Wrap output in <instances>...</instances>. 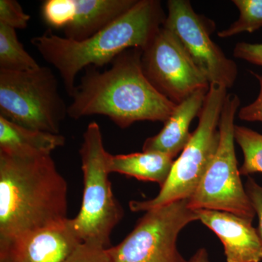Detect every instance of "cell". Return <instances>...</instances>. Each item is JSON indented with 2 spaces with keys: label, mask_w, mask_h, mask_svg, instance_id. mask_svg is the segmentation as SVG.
Wrapping results in <instances>:
<instances>
[{
  "label": "cell",
  "mask_w": 262,
  "mask_h": 262,
  "mask_svg": "<svg viewBox=\"0 0 262 262\" xmlns=\"http://www.w3.org/2000/svg\"><path fill=\"white\" fill-rule=\"evenodd\" d=\"M142 50L131 48L117 56L108 70L85 69L68 105L74 120L92 115L107 117L126 128L136 122H165L177 105L160 94L144 75Z\"/></svg>",
  "instance_id": "obj_1"
},
{
  "label": "cell",
  "mask_w": 262,
  "mask_h": 262,
  "mask_svg": "<svg viewBox=\"0 0 262 262\" xmlns=\"http://www.w3.org/2000/svg\"><path fill=\"white\" fill-rule=\"evenodd\" d=\"M68 184L51 155L0 152V242L68 220Z\"/></svg>",
  "instance_id": "obj_2"
},
{
  "label": "cell",
  "mask_w": 262,
  "mask_h": 262,
  "mask_svg": "<svg viewBox=\"0 0 262 262\" xmlns=\"http://www.w3.org/2000/svg\"><path fill=\"white\" fill-rule=\"evenodd\" d=\"M166 16L157 0H137L125 14L88 39L76 41L60 37L51 29L31 39L43 59L56 69L72 98L77 74L89 67L111 63L131 48L144 50L163 27Z\"/></svg>",
  "instance_id": "obj_3"
},
{
  "label": "cell",
  "mask_w": 262,
  "mask_h": 262,
  "mask_svg": "<svg viewBox=\"0 0 262 262\" xmlns=\"http://www.w3.org/2000/svg\"><path fill=\"white\" fill-rule=\"evenodd\" d=\"M83 174L82 205L71 223L80 241L110 248V235L123 211L114 196L107 168L108 151L98 122L89 124L80 149Z\"/></svg>",
  "instance_id": "obj_4"
},
{
  "label": "cell",
  "mask_w": 262,
  "mask_h": 262,
  "mask_svg": "<svg viewBox=\"0 0 262 262\" xmlns=\"http://www.w3.org/2000/svg\"><path fill=\"white\" fill-rule=\"evenodd\" d=\"M227 89L210 84L199 115V123L192 133L178 159L174 160L168 178L158 195L149 201H130L133 212L148 211L173 202L189 199L195 192L209 167L220 142L219 125L227 96Z\"/></svg>",
  "instance_id": "obj_5"
},
{
  "label": "cell",
  "mask_w": 262,
  "mask_h": 262,
  "mask_svg": "<svg viewBox=\"0 0 262 262\" xmlns=\"http://www.w3.org/2000/svg\"><path fill=\"white\" fill-rule=\"evenodd\" d=\"M0 116L27 128L59 134L68 106L53 70L41 66L20 72L0 70Z\"/></svg>",
  "instance_id": "obj_6"
},
{
  "label": "cell",
  "mask_w": 262,
  "mask_h": 262,
  "mask_svg": "<svg viewBox=\"0 0 262 262\" xmlns=\"http://www.w3.org/2000/svg\"><path fill=\"white\" fill-rule=\"evenodd\" d=\"M241 100L227 94L219 125L220 142L209 167L191 198L188 206L192 210L228 212L253 222L256 212L243 185L234 150V118Z\"/></svg>",
  "instance_id": "obj_7"
},
{
  "label": "cell",
  "mask_w": 262,
  "mask_h": 262,
  "mask_svg": "<svg viewBox=\"0 0 262 262\" xmlns=\"http://www.w3.org/2000/svg\"><path fill=\"white\" fill-rule=\"evenodd\" d=\"M199 220L195 210L182 200L146 211L120 244L108 248L114 262H189L177 247L179 234Z\"/></svg>",
  "instance_id": "obj_8"
},
{
  "label": "cell",
  "mask_w": 262,
  "mask_h": 262,
  "mask_svg": "<svg viewBox=\"0 0 262 262\" xmlns=\"http://www.w3.org/2000/svg\"><path fill=\"white\" fill-rule=\"evenodd\" d=\"M163 27L175 34L209 84L230 89L237 80V64L211 38L214 24L196 13L187 0H169Z\"/></svg>",
  "instance_id": "obj_9"
},
{
  "label": "cell",
  "mask_w": 262,
  "mask_h": 262,
  "mask_svg": "<svg viewBox=\"0 0 262 262\" xmlns=\"http://www.w3.org/2000/svg\"><path fill=\"white\" fill-rule=\"evenodd\" d=\"M141 66L155 89L176 104L210 87L175 34L163 26L143 50Z\"/></svg>",
  "instance_id": "obj_10"
},
{
  "label": "cell",
  "mask_w": 262,
  "mask_h": 262,
  "mask_svg": "<svg viewBox=\"0 0 262 262\" xmlns=\"http://www.w3.org/2000/svg\"><path fill=\"white\" fill-rule=\"evenodd\" d=\"M80 243L68 219L59 225L0 242V262H65Z\"/></svg>",
  "instance_id": "obj_11"
},
{
  "label": "cell",
  "mask_w": 262,
  "mask_h": 262,
  "mask_svg": "<svg viewBox=\"0 0 262 262\" xmlns=\"http://www.w3.org/2000/svg\"><path fill=\"white\" fill-rule=\"evenodd\" d=\"M195 211L202 223L222 241L227 262L262 261V241L252 222L228 212Z\"/></svg>",
  "instance_id": "obj_12"
},
{
  "label": "cell",
  "mask_w": 262,
  "mask_h": 262,
  "mask_svg": "<svg viewBox=\"0 0 262 262\" xmlns=\"http://www.w3.org/2000/svg\"><path fill=\"white\" fill-rule=\"evenodd\" d=\"M208 90H198L179 103L159 134L144 141L143 151H158L172 158L182 152L190 140L189 127L194 117H199Z\"/></svg>",
  "instance_id": "obj_13"
},
{
  "label": "cell",
  "mask_w": 262,
  "mask_h": 262,
  "mask_svg": "<svg viewBox=\"0 0 262 262\" xmlns=\"http://www.w3.org/2000/svg\"><path fill=\"white\" fill-rule=\"evenodd\" d=\"M137 0H74V15L63 29L67 39H88L125 14Z\"/></svg>",
  "instance_id": "obj_14"
},
{
  "label": "cell",
  "mask_w": 262,
  "mask_h": 262,
  "mask_svg": "<svg viewBox=\"0 0 262 262\" xmlns=\"http://www.w3.org/2000/svg\"><path fill=\"white\" fill-rule=\"evenodd\" d=\"M65 144L64 136L34 130L0 116V152L18 156L51 155Z\"/></svg>",
  "instance_id": "obj_15"
},
{
  "label": "cell",
  "mask_w": 262,
  "mask_h": 262,
  "mask_svg": "<svg viewBox=\"0 0 262 262\" xmlns=\"http://www.w3.org/2000/svg\"><path fill=\"white\" fill-rule=\"evenodd\" d=\"M173 158L158 151H142L127 155L108 153V172L134 177L145 182H156L162 187L168 178Z\"/></svg>",
  "instance_id": "obj_16"
},
{
  "label": "cell",
  "mask_w": 262,
  "mask_h": 262,
  "mask_svg": "<svg viewBox=\"0 0 262 262\" xmlns=\"http://www.w3.org/2000/svg\"><path fill=\"white\" fill-rule=\"evenodd\" d=\"M39 67L19 42L15 29L0 24V70L20 72Z\"/></svg>",
  "instance_id": "obj_17"
},
{
  "label": "cell",
  "mask_w": 262,
  "mask_h": 262,
  "mask_svg": "<svg viewBox=\"0 0 262 262\" xmlns=\"http://www.w3.org/2000/svg\"><path fill=\"white\" fill-rule=\"evenodd\" d=\"M234 140L241 146L244 161L239 173H262V134L248 127L234 125Z\"/></svg>",
  "instance_id": "obj_18"
},
{
  "label": "cell",
  "mask_w": 262,
  "mask_h": 262,
  "mask_svg": "<svg viewBox=\"0 0 262 262\" xmlns=\"http://www.w3.org/2000/svg\"><path fill=\"white\" fill-rule=\"evenodd\" d=\"M239 11L237 20L225 30L218 32L222 39L241 33H253L262 27V0H233Z\"/></svg>",
  "instance_id": "obj_19"
},
{
  "label": "cell",
  "mask_w": 262,
  "mask_h": 262,
  "mask_svg": "<svg viewBox=\"0 0 262 262\" xmlns=\"http://www.w3.org/2000/svg\"><path fill=\"white\" fill-rule=\"evenodd\" d=\"M74 0H47L42 3L41 15L51 29H63L72 21Z\"/></svg>",
  "instance_id": "obj_20"
},
{
  "label": "cell",
  "mask_w": 262,
  "mask_h": 262,
  "mask_svg": "<svg viewBox=\"0 0 262 262\" xmlns=\"http://www.w3.org/2000/svg\"><path fill=\"white\" fill-rule=\"evenodd\" d=\"M30 19L16 0H0V24L15 30L24 29L28 27Z\"/></svg>",
  "instance_id": "obj_21"
},
{
  "label": "cell",
  "mask_w": 262,
  "mask_h": 262,
  "mask_svg": "<svg viewBox=\"0 0 262 262\" xmlns=\"http://www.w3.org/2000/svg\"><path fill=\"white\" fill-rule=\"evenodd\" d=\"M108 248L82 242L65 262H114Z\"/></svg>",
  "instance_id": "obj_22"
},
{
  "label": "cell",
  "mask_w": 262,
  "mask_h": 262,
  "mask_svg": "<svg viewBox=\"0 0 262 262\" xmlns=\"http://www.w3.org/2000/svg\"><path fill=\"white\" fill-rule=\"evenodd\" d=\"M234 56L262 67V44L238 42L234 48Z\"/></svg>",
  "instance_id": "obj_23"
},
{
  "label": "cell",
  "mask_w": 262,
  "mask_h": 262,
  "mask_svg": "<svg viewBox=\"0 0 262 262\" xmlns=\"http://www.w3.org/2000/svg\"><path fill=\"white\" fill-rule=\"evenodd\" d=\"M259 82V94L253 102L239 110L241 120L248 122H262V75L251 72Z\"/></svg>",
  "instance_id": "obj_24"
},
{
  "label": "cell",
  "mask_w": 262,
  "mask_h": 262,
  "mask_svg": "<svg viewBox=\"0 0 262 262\" xmlns=\"http://www.w3.org/2000/svg\"><path fill=\"white\" fill-rule=\"evenodd\" d=\"M246 192L258 218V234L262 241V187L251 177L248 179L245 185Z\"/></svg>",
  "instance_id": "obj_25"
},
{
  "label": "cell",
  "mask_w": 262,
  "mask_h": 262,
  "mask_svg": "<svg viewBox=\"0 0 262 262\" xmlns=\"http://www.w3.org/2000/svg\"><path fill=\"white\" fill-rule=\"evenodd\" d=\"M189 262H211L210 261L208 253L205 248L198 250L194 256L191 258Z\"/></svg>",
  "instance_id": "obj_26"
}]
</instances>
